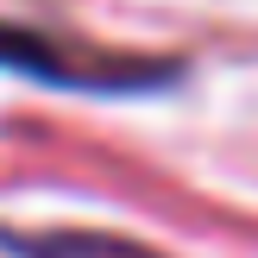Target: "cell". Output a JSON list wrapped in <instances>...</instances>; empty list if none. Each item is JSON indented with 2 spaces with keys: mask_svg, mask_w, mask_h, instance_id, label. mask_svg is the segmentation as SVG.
<instances>
[{
  "mask_svg": "<svg viewBox=\"0 0 258 258\" xmlns=\"http://www.w3.org/2000/svg\"><path fill=\"white\" fill-rule=\"evenodd\" d=\"M0 70L13 76H38V82H57V88H145L164 82L170 63H126V57H95V50H57L50 38L38 32H7L0 25Z\"/></svg>",
  "mask_w": 258,
  "mask_h": 258,
  "instance_id": "obj_1",
  "label": "cell"
},
{
  "mask_svg": "<svg viewBox=\"0 0 258 258\" xmlns=\"http://www.w3.org/2000/svg\"><path fill=\"white\" fill-rule=\"evenodd\" d=\"M19 258H158L139 239H113V233H32L13 239Z\"/></svg>",
  "mask_w": 258,
  "mask_h": 258,
  "instance_id": "obj_2",
  "label": "cell"
}]
</instances>
